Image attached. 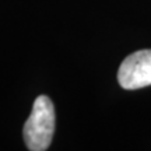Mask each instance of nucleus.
<instances>
[{
  "label": "nucleus",
  "instance_id": "f257e3e1",
  "mask_svg": "<svg viewBox=\"0 0 151 151\" xmlns=\"http://www.w3.org/2000/svg\"><path fill=\"white\" fill-rule=\"evenodd\" d=\"M55 133V108L46 95H39L32 105L29 118L24 124V141L28 150H48Z\"/></svg>",
  "mask_w": 151,
  "mask_h": 151
},
{
  "label": "nucleus",
  "instance_id": "f03ea898",
  "mask_svg": "<svg viewBox=\"0 0 151 151\" xmlns=\"http://www.w3.org/2000/svg\"><path fill=\"white\" fill-rule=\"evenodd\" d=\"M118 81L124 90H139L151 86V49L129 55L119 67Z\"/></svg>",
  "mask_w": 151,
  "mask_h": 151
}]
</instances>
